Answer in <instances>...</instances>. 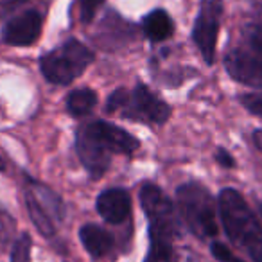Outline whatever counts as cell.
<instances>
[{"label":"cell","mask_w":262,"mask_h":262,"mask_svg":"<svg viewBox=\"0 0 262 262\" xmlns=\"http://www.w3.org/2000/svg\"><path fill=\"white\" fill-rule=\"evenodd\" d=\"M140 142L126 129L104 120H94L77 129L76 151L92 178H101L110 167L112 155H133Z\"/></svg>","instance_id":"1"},{"label":"cell","mask_w":262,"mask_h":262,"mask_svg":"<svg viewBox=\"0 0 262 262\" xmlns=\"http://www.w3.org/2000/svg\"><path fill=\"white\" fill-rule=\"evenodd\" d=\"M6 169V165H4V162H2V158H0V171H4Z\"/></svg>","instance_id":"23"},{"label":"cell","mask_w":262,"mask_h":262,"mask_svg":"<svg viewBox=\"0 0 262 262\" xmlns=\"http://www.w3.org/2000/svg\"><path fill=\"white\" fill-rule=\"evenodd\" d=\"M97 205V212L104 221L112 223V225H119V223L126 221V217L131 212V200L129 194L124 189H108L97 198L95 201Z\"/></svg>","instance_id":"10"},{"label":"cell","mask_w":262,"mask_h":262,"mask_svg":"<svg viewBox=\"0 0 262 262\" xmlns=\"http://www.w3.org/2000/svg\"><path fill=\"white\" fill-rule=\"evenodd\" d=\"M94 61V52L77 40H67L61 47L41 56L40 69L54 84H70Z\"/></svg>","instance_id":"5"},{"label":"cell","mask_w":262,"mask_h":262,"mask_svg":"<svg viewBox=\"0 0 262 262\" xmlns=\"http://www.w3.org/2000/svg\"><path fill=\"white\" fill-rule=\"evenodd\" d=\"M176 203L180 215L194 235L201 239L217 235L219 228L215 221L214 198L201 183L189 182L180 185L176 190Z\"/></svg>","instance_id":"4"},{"label":"cell","mask_w":262,"mask_h":262,"mask_svg":"<svg viewBox=\"0 0 262 262\" xmlns=\"http://www.w3.org/2000/svg\"><path fill=\"white\" fill-rule=\"evenodd\" d=\"M253 142H255V146H257L258 149L262 151V129H257V131H255V135H253Z\"/></svg>","instance_id":"21"},{"label":"cell","mask_w":262,"mask_h":262,"mask_svg":"<svg viewBox=\"0 0 262 262\" xmlns=\"http://www.w3.org/2000/svg\"><path fill=\"white\" fill-rule=\"evenodd\" d=\"M172 258V243L169 241L149 239V251L144 262H171Z\"/></svg>","instance_id":"15"},{"label":"cell","mask_w":262,"mask_h":262,"mask_svg":"<svg viewBox=\"0 0 262 262\" xmlns=\"http://www.w3.org/2000/svg\"><path fill=\"white\" fill-rule=\"evenodd\" d=\"M225 67L235 81L248 86H262V52L244 47L233 49L226 54Z\"/></svg>","instance_id":"8"},{"label":"cell","mask_w":262,"mask_h":262,"mask_svg":"<svg viewBox=\"0 0 262 262\" xmlns=\"http://www.w3.org/2000/svg\"><path fill=\"white\" fill-rule=\"evenodd\" d=\"M144 34L149 38L151 41H164L172 34L174 27H172V20L164 9H155L144 18L142 22Z\"/></svg>","instance_id":"12"},{"label":"cell","mask_w":262,"mask_h":262,"mask_svg":"<svg viewBox=\"0 0 262 262\" xmlns=\"http://www.w3.org/2000/svg\"><path fill=\"white\" fill-rule=\"evenodd\" d=\"M106 112L119 113L131 120L151 124H164L171 115V106L155 95L146 84L139 83L133 92L124 88L115 90L108 97Z\"/></svg>","instance_id":"3"},{"label":"cell","mask_w":262,"mask_h":262,"mask_svg":"<svg viewBox=\"0 0 262 262\" xmlns=\"http://www.w3.org/2000/svg\"><path fill=\"white\" fill-rule=\"evenodd\" d=\"M41 34V16L38 11H27L11 18L2 29V40L13 47L33 45Z\"/></svg>","instance_id":"9"},{"label":"cell","mask_w":262,"mask_h":262,"mask_svg":"<svg viewBox=\"0 0 262 262\" xmlns=\"http://www.w3.org/2000/svg\"><path fill=\"white\" fill-rule=\"evenodd\" d=\"M26 203H27V212H29L31 219H33L34 226L38 228V232L45 237H52L56 232L54 223H52L51 215H49L47 208L40 203L36 196H34L33 190H27L26 192Z\"/></svg>","instance_id":"13"},{"label":"cell","mask_w":262,"mask_h":262,"mask_svg":"<svg viewBox=\"0 0 262 262\" xmlns=\"http://www.w3.org/2000/svg\"><path fill=\"white\" fill-rule=\"evenodd\" d=\"M241 102H243V106L248 110V112L262 119V95L246 94V95H243V97H241Z\"/></svg>","instance_id":"18"},{"label":"cell","mask_w":262,"mask_h":262,"mask_svg":"<svg viewBox=\"0 0 262 262\" xmlns=\"http://www.w3.org/2000/svg\"><path fill=\"white\" fill-rule=\"evenodd\" d=\"M260 212H262V207H260Z\"/></svg>","instance_id":"24"},{"label":"cell","mask_w":262,"mask_h":262,"mask_svg":"<svg viewBox=\"0 0 262 262\" xmlns=\"http://www.w3.org/2000/svg\"><path fill=\"white\" fill-rule=\"evenodd\" d=\"M81 243H83L84 250L92 255V257H104L110 253L113 246V239L106 230L99 228L97 225H84L79 230Z\"/></svg>","instance_id":"11"},{"label":"cell","mask_w":262,"mask_h":262,"mask_svg":"<svg viewBox=\"0 0 262 262\" xmlns=\"http://www.w3.org/2000/svg\"><path fill=\"white\" fill-rule=\"evenodd\" d=\"M219 217L228 239L253 262H262V225L235 189H223L217 198Z\"/></svg>","instance_id":"2"},{"label":"cell","mask_w":262,"mask_h":262,"mask_svg":"<svg viewBox=\"0 0 262 262\" xmlns=\"http://www.w3.org/2000/svg\"><path fill=\"white\" fill-rule=\"evenodd\" d=\"M223 0H201L200 15L196 18V24H194L192 38L208 65H212L215 58V45H217Z\"/></svg>","instance_id":"7"},{"label":"cell","mask_w":262,"mask_h":262,"mask_svg":"<svg viewBox=\"0 0 262 262\" xmlns=\"http://www.w3.org/2000/svg\"><path fill=\"white\" fill-rule=\"evenodd\" d=\"M140 203L149 219V239L169 241L176 237L178 221L171 200L155 183H146L140 189Z\"/></svg>","instance_id":"6"},{"label":"cell","mask_w":262,"mask_h":262,"mask_svg":"<svg viewBox=\"0 0 262 262\" xmlns=\"http://www.w3.org/2000/svg\"><path fill=\"white\" fill-rule=\"evenodd\" d=\"M97 104V94L90 88H77L67 97V110L74 117H84Z\"/></svg>","instance_id":"14"},{"label":"cell","mask_w":262,"mask_h":262,"mask_svg":"<svg viewBox=\"0 0 262 262\" xmlns=\"http://www.w3.org/2000/svg\"><path fill=\"white\" fill-rule=\"evenodd\" d=\"M210 250H212V255L221 262H243L241 258H237L223 243H212Z\"/></svg>","instance_id":"19"},{"label":"cell","mask_w":262,"mask_h":262,"mask_svg":"<svg viewBox=\"0 0 262 262\" xmlns=\"http://www.w3.org/2000/svg\"><path fill=\"white\" fill-rule=\"evenodd\" d=\"M215 160H217L219 164L223 165V167H228V169L235 165V160H233V157L226 149H217V153H215Z\"/></svg>","instance_id":"20"},{"label":"cell","mask_w":262,"mask_h":262,"mask_svg":"<svg viewBox=\"0 0 262 262\" xmlns=\"http://www.w3.org/2000/svg\"><path fill=\"white\" fill-rule=\"evenodd\" d=\"M31 248H33V241L27 233H22L18 239L15 241L11 250V262H29L31 260Z\"/></svg>","instance_id":"16"},{"label":"cell","mask_w":262,"mask_h":262,"mask_svg":"<svg viewBox=\"0 0 262 262\" xmlns=\"http://www.w3.org/2000/svg\"><path fill=\"white\" fill-rule=\"evenodd\" d=\"M104 0H79V9H81V20L83 22H90L94 18V15L97 13V9L102 6Z\"/></svg>","instance_id":"17"},{"label":"cell","mask_w":262,"mask_h":262,"mask_svg":"<svg viewBox=\"0 0 262 262\" xmlns=\"http://www.w3.org/2000/svg\"><path fill=\"white\" fill-rule=\"evenodd\" d=\"M20 2H24V0H0V6L2 8H13V6L20 4Z\"/></svg>","instance_id":"22"}]
</instances>
